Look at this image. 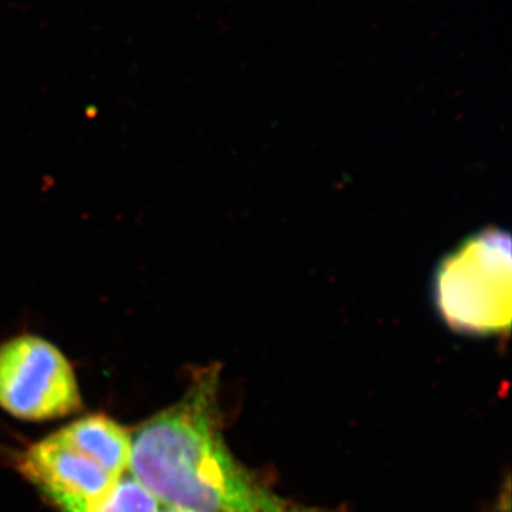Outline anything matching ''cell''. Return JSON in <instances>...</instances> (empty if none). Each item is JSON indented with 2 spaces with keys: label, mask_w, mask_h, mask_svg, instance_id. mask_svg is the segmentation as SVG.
<instances>
[{
  "label": "cell",
  "mask_w": 512,
  "mask_h": 512,
  "mask_svg": "<svg viewBox=\"0 0 512 512\" xmlns=\"http://www.w3.org/2000/svg\"><path fill=\"white\" fill-rule=\"evenodd\" d=\"M128 473L164 507L190 512H340L276 493L229 450L221 366L198 367L183 396L131 433Z\"/></svg>",
  "instance_id": "6da1fadb"
},
{
  "label": "cell",
  "mask_w": 512,
  "mask_h": 512,
  "mask_svg": "<svg viewBox=\"0 0 512 512\" xmlns=\"http://www.w3.org/2000/svg\"><path fill=\"white\" fill-rule=\"evenodd\" d=\"M511 237L485 228L444 256L433 276V305L460 335L488 338L511 328Z\"/></svg>",
  "instance_id": "7a4b0ae2"
},
{
  "label": "cell",
  "mask_w": 512,
  "mask_h": 512,
  "mask_svg": "<svg viewBox=\"0 0 512 512\" xmlns=\"http://www.w3.org/2000/svg\"><path fill=\"white\" fill-rule=\"evenodd\" d=\"M83 407L72 363L42 336L0 343V409L20 420L62 419Z\"/></svg>",
  "instance_id": "3957f363"
},
{
  "label": "cell",
  "mask_w": 512,
  "mask_h": 512,
  "mask_svg": "<svg viewBox=\"0 0 512 512\" xmlns=\"http://www.w3.org/2000/svg\"><path fill=\"white\" fill-rule=\"evenodd\" d=\"M16 467L60 512L93 510L119 480L56 434L26 448Z\"/></svg>",
  "instance_id": "277c9868"
},
{
  "label": "cell",
  "mask_w": 512,
  "mask_h": 512,
  "mask_svg": "<svg viewBox=\"0 0 512 512\" xmlns=\"http://www.w3.org/2000/svg\"><path fill=\"white\" fill-rule=\"evenodd\" d=\"M55 434L110 476L120 478L128 473L131 433L106 414H90L74 420Z\"/></svg>",
  "instance_id": "5b68a950"
},
{
  "label": "cell",
  "mask_w": 512,
  "mask_h": 512,
  "mask_svg": "<svg viewBox=\"0 0 512 512\" xmlns=\"http://www.w3.org/2000/svg\"><path fill=\"white\" fill-rule=\"evenodd\" d=\"M163 505L130 473L124 474L111 493L89 512H160Z\"/></svg>",
  "instance_id": "8992f818"
},
{
  "label": "cell",
  "mask_w": 512,
  "mask_h": 512,
  "mask_svg": "<svg viewBox=\"0 0 512 512\" xmlns=\"http://www.w3.org/2000/svg\"><path fill=\"white\" fill-rule=\"evenodd\" d=\"M490 512H511V484L510 478L505 480L503 491L498 497L497 503L491 508Z\"/></svg>",
  "instance_id": "52a82bcc"
},
{
  "label": "cell",
  "mask_w": 512,
  "mask_h": 512,
  "mask_svg": "<svg viewBox=\"0 0 512 512\" xmlns=\"http://www.w3.org/2000/svg\"><path fill=\"white\" fill-rule=\"evenodd\" d=\"M160 512H190V511L178 510V508L164 507V505H163V508H161Z\"/></svg>",
  "instance_id": "ba28073f"
}]
</instances>
